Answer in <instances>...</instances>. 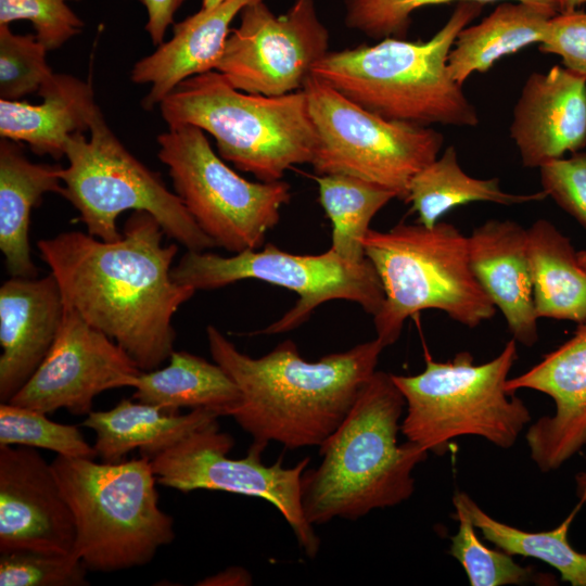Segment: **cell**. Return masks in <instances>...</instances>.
Wrapping results in <instances>:
<instances>
[{
  "label": "cell",
  "instance_id": "cell-1",
  "mask_svg": "<svg viewBox=\"0 0 586 586\" xmlns=\"http://www.w3.org/2000/svg\"><path fill=\"white\" fill-rule=\"evenodd\" d=\"M119 240L107 242L77 230L41 239V259L55 277L64 302L116 342L142 371L174 352V315L195 293L175 282L178 252L151 214H131Z\"/></svg>",
  "mask_w": 586,
  "mask_h": 586
},
{
  "label": "cell",
  "instance_id": "cell-30",
  "mask_svg": "<svg viewBox=\"0 0 586 586\" xmlns=\"http://www.w3.org/2000/svg\"><path fill=\"white\" fill-rule=\"evenodd\" d=\"M319 202L332 225L331 250L351 264L367 259L364 239L375 214L396 194L346 175H316Z\"/></svg>",
  "mask_w": 586,
  "mask_h": 586
},
{
  "label": "cell",
  "instance_id": "cell-19",
  "mask_svg": "<svg viewBox=\"0 0 586 586\" xmlns=\"http://www.w3.org/2000/svg\"><path fill=\"white\" fill-rule=\"evenodd\" d=\"M65 303L52 272L11 277L0 288V402H9L52 347Z\"/></svg>",
  "mask_w": 586,
  "mask_h": 586
},
{
  "label": "cell",
  "instance_id": "cell-21",
  "mask_svg": "<svg viewBox=\"0 0 586 586\" xmlns=\"http://www.w3.org/2000/svg\"><path fill=\"white\" fill-rule=\"evenodd\" d=\"M256 1L260 0H224L174 23L171 38L131 68V81L150 87L141 101L142 107L153 110L183 80L214 71L231 31V22L243 8Z\"/></svg>",
  "mask_w": 586,
  "mask_h": 586
},
{
  "label": "cell",
  "instance_id": "cell-32",
  "mask_svg": "<svg viewBox=\"0 0 586 586\" xmlns=\"http://www.w3.org/2000/svg\"><path fill=\"white\" fill-rule=\"evenodd\" d=\"M457 533L450 537L449 553L464 569L471 586L521 585L533 577L531 568L521 566L512 556L486 547L464 507L453 499Z\"/></svg>",
  "mask_w": 586,
  "mask_h": 586
},
{
  "label": "cell",
  "instance_id": "cell-11",
  "mask_svg": "<svg viewBox=\"0 0 586 586\" xmlns=\"http://www.w3.org/2000/svg\"><path fill=\"white\" fill-rule=\"evenodd\" d=\"M303 90L317 132L316 175L352 176L405 201L412 177L441 153L444 137L432 127L385 119L313 75Z\"/></svg>",
  "mask_w": 586,
  "mask_h": 586
},
{
  "label": "cell",
  "instance_id": "cell-36",
  "mask_svg": "<svg viewBox=\"0 0 586 586\" xmlns=\"http://www.w3.org/2000/svg\"><path fill=\"white\" fill-rule=\"evenodd\" d=\"M80 0H0V25L27 21L48 51L60 49L84 29V21L68 5Z\"/></svg>",
  "mask_w": 586,
  "mask_h": 586
},
{
  "label": "cell",
  "instance_id": "cell-27",
  "mask_svg": "<svg viewBox=\"0 0 586 586\" xmlns=\"http://www.w3.org/2000/svg\"><path fill=\"white\" fill-rule=\"evenodd\" d=\"M527 250L538 319L586 324V269L570 239L538 219L527 229Z\"/></svg>",
  "mask_w": 586,
  "mask_h": 586
},
{
  "label": "cell",
  "instance_id": "cell-40",
  "mask_svg": "<svg viewBox=\"0 0 586 586\" xmlns=\"http://www.w3.org/2000/svg\"><path fill=\"white\" fill-rule=\"evenodd\" d=\"M251 584V574L241 566H229L196 583L200 586H246Z\"/></svg>",
  "mask_w": 586,
  "mask_h": 586
},
{
  "label": "cell",
  "instance_id": "cell-13",
  "mask_svg": "<svg viewBox=\"0 0 586 586\" xmlns=\"http://www.w3.org/2000/svg\"><path fill=\"white\" fill-rule=\"evenodd\" d=\"M233 437L220 432L218 421L203 426L173 446L149 458L157 484L190 493L198 489L221 491L262 498L281 513L307 557L315 558L320 538L303 510L301 481L310 462L306 457L294 467L282 466V457L266 466V447L252 443L243 458H230Z\"/></svg>",
  "mask_w": 586,
  "mask_h": 586
},
{
  "label": "cell",
  "instance_id": "cell-28",
  "mask_svg": "<svg viewBox=\"0 0 586 586\" xmlns=\"http://www.w3.org/2000/svg\"><path fill=\"white\" fill-rule=\"evenodd\" d=\"M542 190L531 194L504 191L497 178L479 179L469 176L458 163L454 145L417 173L410 180L405 199L418 214V222L432 227L450 209L471 202H492L501 205L542 201Z\"/></svg>",
  "mask_w": 586,
  "mask_h": 586
},
{
  "label": "cell",
  "instance_id": "cell-5",
  "mask_svg": "<svg viewBox=\"0 0 586 586\" xmlns=\"http://www.w3.org/2000/svg\"><path fill=\"white\" fill-rule=\"evenodd\" d=\"M158 109L168 127L192 125L209 133L222 160L259 181L281 180L314 158L317 132L303 89L247 93L214 69L183 80Z\"/></svg>",
  "mask_w": 586,
  "mask_h": 586
},
{
  "label": "cell",
  "instance_id": "cell-22",
  "mask_svg": "<svg viewBox=\"0 0 586 586\" xmlns=\"http://www.w3.org/2000/svg\"><path fill=\"white\" fill-rule=\"evenodd\" d=\"M37 94L42 99L39 104L0 99V137L60 160L71 136L89 131L99 109L92 86L71 74L54 73Z\"/></svg>",
  "mask_w": 586,
  "mask_h": 586
},
{
  "label": "cell",
  "instance_id": "cell-8",
  "mask_svg": "<svg viewBox=\"0 0 586 586\" xmlns=\"http://www.w3.org/2000/svg\"><path fill=\"white\" fill-rule=\"evenodd\" d=\"M511 339L494 359L474 365L468 352L453 360L426 357L416 375L392 374L403 394L406 416L400 432L428 453L444 455L458 436H480L510 448L531 421L526 405L506 390L508 374L518 359Z\"/></svg>",
  "mask_w": 586,
  "mask_h": 586
},
{
  "label": "cell",
  "instance_id": "cell-14",
  "mask_svg": "<svg viewBox=\"0 0 586 586\" xmlns=\"http://www.w3.org/2000/svg\"><path fill=\"white\" fill-rule=\"evenodd\" d=\"M215 71L238 90L282 95L302 90L315 65L330 51L329 30L314 0H295L281 15L264 0L240 12Z\"/></svg>",
  "mask_w": 586,
  "mask_h": 586
},
{
  "label": "cell",
  "instance_id": "cell-35",
  "mask_svg": "<svg viewBox=\"0 0 586 586\" xmlns=\"http://www.w3.org/2000/svg\"><path fill=\"white\" fill-rule=\"evenodd\" d=\"M89 570L74 553L0 552L1 586H86Z\"/></svg>",
  "mask_w": 586,
  "mask_h": 586
},
{
  "label": "cell",
  "instance_id": "cell-34",
  "mask_svg": "<svg viewBox=\"0 0 586 586\" xmlns=\"http://www.w3.org/2000/svg\"><path fill=\"white\" fill-rule=\"evenodd\" d=\"M47 52L35 34L18 35L0 25V99L17 101L38 93L54 74Z\"/></svg>",
  "mask_w": 586,
  "mask_h": 586
},
{
  "label": "cell",
  "instance_id": "cell-2",
  "mask_svg": "<svg viewBox=\"0 0 586 586\" xmlns=\"http://www.w3.org/2000/svg\"><path fill=\"white\" fill-rule=\"evenodd\" d=\"M212 358L237 383L242 399L231 418L266 447L320 446L343 422L375 371L378 339L348 351L305 360L291 340L253 358L240 352L215 326L206 328Z\"/></svg>",
  "mask_w": 586,
  "mask_h": 586
},
{
  "label": "cell",
  "instance_id": "cell-17",
  "mask_svg": "<svg viewBox=\"0 0 586 586\" xmlns=\"http://www.w3.org/2000/svg\"><path fill=\"white\" fill-rule=\"evenodd\" d=\"M505 387L510 393L538 391L553 400V415L533 423L525 440L542 472L559 469L586 446V324L534 367L508 379Z\"/></svg>",
  "mask_w": 586,
  "mask_h": 586
},
{
  "label": "cell",
  "instance_id": "cell-39",
  "mask_svg": "<svg viewBox=\"0 0 586 586\" xmlns=\"http://www.w3.org/2000/svg\"><path fill=\"white\" fill-rule=\"evenodd\" d=\"M148 15L145 31L154 46L164 42L166 30L174 25L175 14L186 0H135Z\"/></svg>",
  "mask_w": 586,
  "mask_h": 586
},
{
  "label": "cell",
  "instance_id": "cell-18",
  "mask_svg": "<svg viewBox=\"0 0 586 586\" xmlns=\"http://www.w3.org/2000/svg\"><path fill=\"white\" fill-rule=\"evenodd\" d=\"M523 166L542 165L586 145V76L560 65L532 73L510 124Z\"/></svg>",
  "mask_w": 586,
  "mask_h": 586
},
{
  "label": "cell",
  "instance_id": "cell-10",
  "mask_svg": "<svg viewBox=\"0 0 586 586\" xmlns=\"http://www.w3.org/2000/svg\"><path fill=\"white\" fill-rule=\"evenodd\" d=\"M157 145L175 193L216 246L232 253L263 246L291 200L288 182L241 177L192 125L168 127L157 136Z\"/></svg>",
  "mask_w": 586,
  "mask_h": 586
},
{
  "label": "cell",
  "instance_id": "cell-24",
  "mask_svg": "<svg viewBox=\"0 0 586 586\" xmlns=\"http://www.w3.org/2000/svg\"><path fill=\"white\" fill-rule=\"evenodd\" d=\"M219 417L202 408L183 415L168 413L124 398L110 410H92L81 425L94 432L93 447L102 461L119 462L135 449L151 458L190 433L218 421Z\"/></svg>",
  "mask_w": 586,
  "mask_h": 586
},
{
  "label": "cell",
  "instance_id": "cell-25",
  "mask_svg": "<svg viewBox=\"0 0 586 586\" xmlns=\"http://www.w3.org/2000/svg\"><path fill=\"white\" fill-rule=\"evenodd\" d=\"M132 388L133 399L168 413L202 408L230 417L242 399L237 383L217 362L189 352L174 351L167 366L142 371Z\"/></svg>",
  "mask_w": 586,
  "mask_h": 586
},
{
  "label": "cell",
  "instance_id": "cell-44",
  "mask_svg": "<svg viewBox=\"0 0 586 586\" xmlns=\"http://www.w3.org/2000/svg\"><path fill=\"white\" fill-rule=\"evenodd\" d=\"M578 257L582 266L586 269V251H578Z\"/></svg>",
  "mask_w": 586,
  "mask_h": 586
},
{
  "label": "cell",
  "instance_id": "cell-3",
  "mask_svg": "<svg viewBox=\"0 0 586 586\" xmlns=\"http://www.w3.org/2000/svg\"><path fill=\"white\" fill-rule=\"evenodd\" d=\"M405 406L392 373L375 370L346 418L319 446V466L302 475V506L311 525L356 521L411 497L412 471L429 453L409 441L398 443Z\"/></svg>",
  "mask_w": 586,
  "mask_h": 586
},
{
  "label": "cell",
  "instance_id": "cell-26",
  "mask_svg": "<svg viewBox=\"0 0 586 586\" xmlns=\"http://www.w3.org/2000/svg\"><path fill=\"white\" fill-rule=\"evenodd\" d=\"M555 11L506 0L474 25L460 30L448 55V71L459 85L473 73H486L504 56L542 43Z\"/></svg>",
  "mask_w": 586,
  "mask_h": 586
},
{
  "label": "cell",
  "instance_id": "cell-42",
  "mask_svg": "<svg viewBox=\"0 0 586 586\" xmlns=\"http://www.w3.org/2000/svg\"><path fill=\"white\" fill-rule=\"evenodd\" d=\"M560 5V12H570L578 10V8L586 4V0H558Z\"/></svg>",
  "mask_w": 586,
  "mask_h": 586
},
{
  "label": "cell",
  "instance_id": "cell-41",
  "mask_svg": "<svg viewBox=\"0 0 586 586\" xmlns=\"http://www.w3.org/2000/svg\"><path fill=\"white\" fill-rule=\"evenodd\" d=\"M576 488L579 501L586 505V470L579 472L576 477Z\"/></svg>",
  "mask_w": 586,
  "mask_h": 586
},
{
  "label": "cell",
  "instance_id": "cell-23",
  "mask_svg": "<svg viewBox=\"0 0 586 586\" xmlns=\"http://www.w3.org/2000/svg\"><path fill=\"white\" fill-rule=\"evenodd\" d=\"M62 166L30 162L22 144L0 141V250L11 277H37L29 243L30 215L46 193L63 195Z\"/></svg>",
  "mask_w": 586,
  "mask_h": 586
},
{
  "label": "cell",
  "instance_id": "cell-4",
  "mask_svg": "<svg viewBox=\"0 0 586 586\" xmlns=\"http://www.w3.org/2000/svg\"><path fill=\"white\" fill-rule=\"evenodd\" d=\"M482 9L477 2L457 3L426 41L387 37L374 44L329 51L311 75L388 120L475 127L477 111L450 76L447 63L458 34Z\"/></svg>",
  "mask_w": 586,
  "mask_h": 586
},
{
  "label": "cell",
  "instance_id": "cell-16",
  "mask_svg": "<svg viewBox=\"0 0 586 586\" xmlns=\"http://www.w3.org/2000/svg\"><path fill=\"white\" fill-rule=\"evenodd\" d=\"M73 512L51 462L33 447H0V552L73 553Z\"/></svg>",
  "mask_w": 586,
  "mask_h": 586
},
{
  "label": "cell",
  "instance_id": "cell-29",
  "mask_svg": "<svg viewBox=\"0 0 586 586\" xmlns=\"http://www.w3.org/2000/svg\"><path fill=\"white\" fill-rule=\"evenodd\" d=\"M460 502L483 537L510 556L538 559L556 569L563 582L586 586V552L575 550L568 538L569 530L583 504L578 505L555 528L527 532L500 522L487 514L468 494L453 497Z\"/></svg>",
  "mask_w": 586,
  "mask_h": 586
},
{
  "label": "cell",
  "instance_id": "cell-9",
  "mask_svg": "<svg viewBox=\"0 0 586 586\" xmlns=\"http://www.w3.org/2000/svg\"><path fill=\"white\" fill-rule=\"evenodd\" d=\"M90 138L74 133L65 145L68 165L62 168L63 195L78 211L87 232L113 242L122 238L116 220L125 211L156 218L165 234L188 251L216 247L180 198L116 137L100 107L89 127Z\"/></svg>",
  "mask_w": 586,
  "mask_h": 586
},
{
  "label": "cell",
  "instance_id": "cell-7",
  "mask_svg": "<svg viewBox=\"0 0 586 586\" xmlns=\"http://www.w3.org/2000/svg\"><path fill=\"white\" fill-rule=\"evenodd\" d=\"M364 249L383 286L373 323L384 348L399 339L406 319L422 310H442L468 328L495 316L497 308L472 271L468 237L454 225L399 222L387 231L370 229Z\"/></svg>",
  "mask_w": 586,
  "mask_h": 586
},
{
  "label": "cell",
  "instance_id": "cell-43",
  "mask_svg": "<svg viewBox=\"0 0 586 586\" xmlns=\"http://www.w3.org/2000/svg\"><path fill=\"white\" fill-rule=\"evenodd\" d=\"M222 1L224 0H202V8L214 7Z\"/></svg>",
  "mask_w": 586,
  "mask_h": 586
},
{
  "label": "cell",
  "instance_id": "cell-37",
  "mask_svg": "<svg viewBox=\"0 0 586 586\" xmlns=\"http://www.w3.org/2000/svg\"><path fill=\"white\" fill-rule=\"evenodd\" d=\"M538 169L546 195L586 229V152L550 161Z\"/></svg>",
  "mask_w": 586,
  "mask_h": 586
},
{
  "label": "cell",
  "instance_id": "cell-20",
  "mask_svg": "<svg viewBox=\"0 0 586 586\" xmlns=\"http://www.w3.org/2000/svg\"><path fill=\"white\" fill-rule=\"evenodd\" d=\"M469 259L480 285L498 308L517 342L538 341L527 230L512 220H487L468 237Z\"/></svg>",
  "mask_w": 586,
  "mask_h": 586
},
{
  "label": "cell",
  "instance_id": "cell-31",
  "mask_svg": "<svg viewBox=\"0 0 586 586\" xmlns=\"http://www.w3.org/2000/svg\"><path fill=\"white\" fill-rule=\"evenodd\" d=\"M48 413L14 405L0 404V447L26 446L48 449L74 458L98 457L79 428L50 420Z\"/></svg>",
  "mask_w": 586,
  "mask_h": 586
},
{
  "label": "cell",
  "instance_id": "cell-33",
  "mask_svg": "<svg viewBox=\"0 0 586 586\" xmlns=\"http://www.w3.org/2000/svg\"><path fill=\"white\" fill-rule=\"evenodd\" d=\"M495 1L499 0H344L345 24L373 39L381 40L387 37L406 39L411 23L410 15L421 8L451 2H477L484 5ZM513 1L560 12L558 0Z\"/></svg>",
  "mask_w": 586,
  "mask_h": 586
},
{
  "label": "cell",
  "instance_id": "cell-6",
  "mask_svg": "<svg viewBox=\"0 0 586 586\" xmlns=\"http://www.w3.org/2000/svg\"><path fill=\"white\" fill-rule=\"evenodd\" d=\"M51 466L75 521L73 553L89 571L146 565L174 540V519L160 508L148 457L97 462L56 455Z\"/></svg>",
  "mask_w": 586,
  "mask_h": 586
},
{
  "label": "cell",
  "instance_id": "cell-12",
  "mask_svg": "<svg viewBox=\"0 0 586 586\" xmlns=\"http://www.w3.org/2000/svg\"><path fill=\"white\" fill-rule=\"evenodd\" d=\"M171 279L195 290H212L244 279L285 288L298 295L281 318L255 334H277L303 324L321 304L345 300L374 316L384 301L379 275L367 258L360 264L342 259L331 249L317 255H298L271 243L231 256L188 251L170 271Z\"/></svg>",
  "mask_w": 586,
  "mask_h": 586
},
{
  "label": "cell",
  "instance_id": "cell-15",
  "mask_svg": "<svg viewBox=\"0 0 586 586\" xmlns=\"http://www.w3.org/2000/svg\"><path fill=\"white\" fill-rule=\"evenodd\" d=\"M141 372L116 342L65 303L52 347L9 403L46 413L65 409L87 417L93 410L95 396L114 388L132 387Z\"/></svg>",
  "mask_w": 586,
  "mask_h": 586
},
{
  "label": "cell",
  "instance_id": "cell-38",
  "mask_svg": "<svg viewBox=\"0 0 586 586\" xmlns=\"http://www.w3.org/2000/svg\"><path fill=\"white\" fill-rule=\"evenodd\" d=\"M539 50L560 56L564 67L586 76V12H559L547 25Z\"/></svg>",
  "mask_w": 586,
  "mask_h": 586
}]
</instances>
